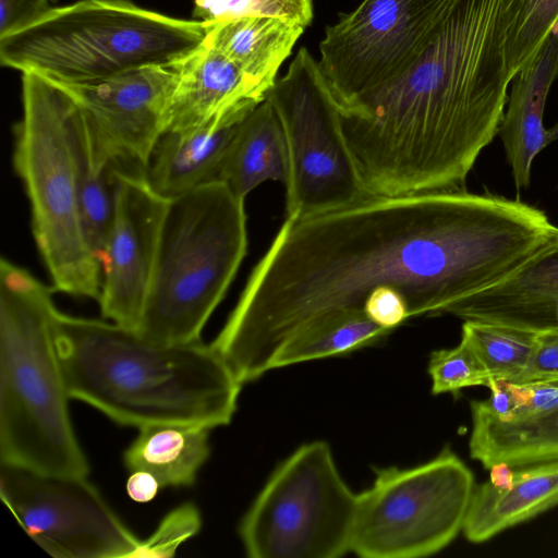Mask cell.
I'll return each mask as SVG.
<instances>
[{
	"mask_svg": "<svg viewBox=\"0 0 558 558\" xmlns=\"http://www.w3.org/2000/svg\"><path fill=\"white\" fill-rule=\"evenodd\" d=\"M160 484L149 472L134 471L126 482V492L131 499L137 502H148L158 493Z\"/></svg>",
	"mask_w": 558,
	"mask_h": 558,
	"instance_id": "836d02e7",
	"label": "cell"
},
{
	"mask_svg": "<svg viewBox=\"0 0 558 558\" xmlns=\"http://www.w3.org/2000/svg\"><path fill=\"white\" fill-rule=\"evenodd\" d=\"M209 430L189 424L141 427L124 451V465L131 472L151 473L160 487L193 485L210 452Z\"/></svg>",
	"mask_w": 558,
	"mask_h": 558,
	"instance_id": "603a6c76",
	"label": "cell"
},
{
	"mask_svg": "<svg viewBox=\"0 0 558 558\" xmlns=\"http://www.w3.org/2000/svg\"><path fill=\"white\" fill-rule=\"evenodd\" d=\"M505 384L510 397V413L500 421L544 414L558 408V381L515 384L505 380Z\"/></svg>",
	"mask_w": 558,
	"mask_h": 558,
	"instance_id": "4dcf8cb0",
	"label": "cell"
},
{
	"mask_svg": "<svg viewBox=\"0 0 558 558\" xmlns=\"http://www.w3.org/2000/svg\"><path fill=\"white\" fill-rule=\"evenodd\" d=\"M557 238L537 207L465 189L368 197L287 218L210 344L243 385L272 369L303 329L363 312L373 293H398L410 317L448 314Z\"/></svg>",
	"mask_w": 558,
	"mask_h": 558,
	"instance_id": "6da1fadb",
	"label": "cell"
},
{
	"mask_svg": "<svg viewBox=\"0 0 558 558\" xmlns=\"http://www.w3.org/2000/svg\"><path fill=\"white\" fill-rule=\"evenodd\" d=\"M454 0H363L326 27L318 65L342 110L407 72Z\"/></svg>",
	"mask_w": 558,
	"mask_h": 558,
	"instance_id": "8fae6325",
	"label": "cell"
},
{
	"mask_svg": "<svg viewBox=\"0 0 558 558\" xmlns=\"http://www.w3.org/2000/svg\"><path fill=\"white\" fill-rule=\"evenodd\" d=\"M49 287L0 263V461L49 475L87 476L53 337Z\"/></svg>",
	"mask_w": 558,
	"mask_h": 558,
	"instance_id": "277c9868",
	"label": "cell"
},
{
	"mask_svg": "<svg viewBox=\"0 0 558 558\" xmlns=\"http://www.w3.org/2000/svg\"><path fill=\"white\" fill-rule=\"evenodd\" d=\"M547 134L550 144L558 140V122L547 130Z\"/></svg>",
	"mask_w": 558,
	"mask_h": 558,
	"instance_id": "d590c367",
	"label": "cell"
},
{
	"mask_svg": "<svg viewBox=\"0 0 558 558\" xmlns=\"http://www.w3.org/2000/svg\"><path fill=\"white\" fill-rule=\"evenodd\" d=\"M214 24L129 0H80L0 37V61L59 84L94 83L144 66L174 65L205 41Z\"/></svg>",
	"mask_w": 558,
	"mask_h": 558,
	"instance_id": "5b68a950",
	"label": "cell"
},
{
	"mask_svg": "<svg viewBox=\"0 0 558 558\" xmlns=\"http://www.w3.org/2000/svg\"><path fill=\"white\" fill-rule=\"evenodd\" d=\"M428 374L435 395H456L466 387L486 386L489 379L476 353L462 339L454 348L430 354Z\"/></svg>",
	"mask_w": 558,
	"mask_h": 558,
	"instance_id": "f1b7e54d",
	"label": "cell"
},
{
	"mask_svg": "<svg viewBox=\"0 0 558 558\" xmlns=\"http://www.w3.org/2000/svg\"><path fill=\"white\" fill-rule=\"evenodd\" d=\"M54 345L70 399L137 428L228 425L242 384L211 347L162 342L116 323L57 310Z\"/></svg>",
	"mask_w": 558,
	"mask_h": 558,
	"instance_id": "3957f363",
	"label": "cell"
},
{
	"mask_svg": "<svg viewBox=\"0 0 558 558\" xmlns=\"http://www.w3.org/2000/svg\"><path fill=\"white\" fill-rule=\"evenodd\" d=\"M505 57L510 80L537 53L558 20V0H502Z\"/></svg>",
	"mask_w": 558,
	"mask_h": 558,
	"instance_id": "4316f807",
	"label": "cell"
},
{
	"mask_svg": "<svg viewBox=\"0 0 558 558\" xmlns=\"http://www.w3.org/2000/svg\"><path fill=\"white\" fill-rule=\"evenodd\" d=\"M461 339L476 353L489 379L520 384L538 341V333L520 328L464 320Z\"/></svg>",
	"mask_w": 558,
	"mask_h": 558,
	"instance_id": "484cf974",
	"label": "cell"
},
{
	"mask_svg": "<svg viewBox=\"0 0 558 558\" xmlns=\"http://www.w3.org/2000/svg\"><path fill=\"white\" fill-rule=\"evenodd\" d=\"M177 64L144 66L94 83H57L82 112L100 163L143 173L167 129Z\"/></svg>",
	"mask_w": 558,
	"mask_h": 558,
	"instance_id": "4fadbf2b",
	"label": "cell"
},
{
	"mask_svg": "<svg viewBox=\"0 0 558 558\" xmlns=\"http://www.w3.org/2000/svg\"><path fill=\"white\" fill-rule=\"evenodd\" d=\"M501 2L454 0L407 72L339 110L369 197L464 189L508 101Z\"/></svg>",
	"mask_w": 558,
	"mask_h": 558,
	"instance_id": "7a4b0ae2",
	"label": "cell"
},
{
	"mask_svg": "<svg viewBox=\"0 0 558 558\" xmlns=\"http://www.w3.org/2000/svg\"><path fill=\"white\" fill-rule=\"evenodd\" d=\"M375 474L372 486L357 494L350 551L364 558L426 557L462 532L475 481L448 446L423 464Z\"/></svg>",
	"mask_w": 558,
	"mask_h": 558,
	"instance_id": "9c48e42d",
	"label": "cell"
},
{
	"mask_svg": "<svg viewBox=\"0 0 558 558\" xmlns=\"http://www.w3.org/2000/svg\"><path fill=\"white\" fill-rule=\"evenodd\" d=\"M166 132H186L213 119H244L265 96L206 39L177 64Z\"/></svg>",
	"mask_w": 558,
	"mask_h": 558,
	"instance_id": "9a60e30c",
	"label": "cell"
},
{
	"mask_svg": "<svg viewBox=\"0 0 558 558\" xmlns=\"http://www.w3.org/2000/svg\"><path fill=\"white\" fill-rule=\"evenodd\" d=\"M192 15L207 23L271 16L306 27L313 19V0H194Z\"/></svg>",
	"mask_w": 558,
	"mask_h": 558,
	"instance_id": "83f0119b",
	"label": "cell"
},
{
	"mask_svg": "<svg viewBox=\"0 0 558 558\" xmlns=\"http://www.w3.org/2000/svg\"><path fill=\"white\" fill-rule=\"evenodd\" d=\"M266 98L287 142V218L313 217L369 197L345 145L337 104L305 47Z\"/></svg>",
	"mask_w": 558,
	"mask_h": 558,
	"instance_id": "30bf717a",
	"label": "cell"
},
{
	"mask_svg": "<svg viewBox=\"0 0 558 558\" xmlns=\"http://www.w3.org/2000/svg\"><path fill=\"white\" fill-rule=\"evenodd\" d=\"M489 478L488 483L499 489H509L514 482V468L509 463L500 461L492 464L488 469Z\"/></svg>",
	"mask_w": 558,
	"mask_h": 558,
	"instance_id": "e575fe53",
	"label": "cell"
},
{
	"mask_svg": "<svg viewBox=\"0 0 558 558\" xmlns=\"http://www.w3.org/2000/svg\"><path fill=\"white\" fill-rule=\"evenodd\" d=\"M0 495L23 530L56 558H134L141 542L86 476L1 464Z\"/></svg>",
	"mask_w": 558,
	"mask_h": 558,
	"instance_id": "7c38bea8",
	"label": "cell"
},
{
	"mask_svg": "<svg viewBox=\"0 0 558 558\" xmlns=\"http://www.w3.org/2000/svg\"><path fill=\"white\" fill-rule=\"evenodd\" d=\"M304 28L279 17L247 16L215 23L206 40L235 63L266 97Z\"/></svg>",
	"mask_w": 558,
	"mask_h": 558,
	"instance_id": "ffe728a7",
	"label": "cell"
},
{
	"mask_svg": "<svg viewBox=\"0 0 558 558\" xmlns=\"http://www.w3.org/2000/svg\"><path fill=\"white\" fill-rule=\"evenodd\" d=\"M72 144L83 230L99 262L114 216L113 168L100 165L94 157L89 130L78 107L73 123Z\"/></svg>",
	"mask_w": 558,
	"mask_h": 558,
	"instance_id": "cb8c5ba5",
	"label": "cell"
},
{
	"mask_svg": "<svg viewBox=\"0 0 558 558\" xmlns=\"http://www.w3.org/2000/svg\"><path fill=\"white\" fill-rule=\"evenodd\" d=\"M202 527V515L192 502H184L168 512L160 521L155 532L145 541L134 555V558H170L178 547L196 535Z\"/></svg>",
	"mask_w": 558,
	"mask_h": 558,
	"instance_id": "f546056e",
	"label": "cell"
},
{
	"mask_svg": "<svg viewBox=\"0 0 558 558\" xmlns=\"http://www.w3.org/2000/svg\"><path fill=\"white\" fill-rule=\"evenodd\" d=\"M448 314L558 333V238L512 275L461 300Z\"/></svg>",
	"mask_w": 558,
	"mask_h": 558,
	"instance_id": "2e32d148",
	"label": "cell"
},
{
	"mask_svg": "<svg viewBox=\"0 0 558 558\" xmlns=\"http://www.w3.org/2000/svg\"><path fill=\"white\" fill-rule=\"evenodd\" d=\"M57 0H0V37L20 29L52 9Z\"/></svg>",
	"mask_w": 558,
	"mask_h": 558,
	"instance_id": "d6a6232c",
	"label": "cell"
},
{
	"mask_svg": "<svg viewBox=\"0 0 558 558\" xmlns=\"http://www.w3.org/2000/svg\"><path fill=\"white\" fill-rule=\"evenodd\" d=\"M288 170L283 128L274 106L265 98L239 122L220 182L245 199L251 191L265 181L286 184Z\"/></svg>",
	"mask_w": 558,
	"mask_h": 558,
	"instance_id": "44dd1931",
	"label": "cell"
},
{
	"mask_svg": "<svg viewBox=\"0 0 558 558\" xmlns=\"http://www.w3.org/2000/svg\"><path fill=\"white\" fill-rule=\"evenodd\" d=\"M356 507L330 447L316 440L275 470L239 534L251 558H337L351 550Z\"/></svg>",
	"mask_w": 558,
	"mask_h": 558,
	"instance_id": "ba28073f",
	"label": "cell"
},
{
	"mask_svg": "<svg viewBox=\"0 0 558 558\" xmlns=\"http://www.w3.org/2000/svg\"><path fill=\"white\" fill-rule=\"evenodd\" d=\"M22 104L13 165L36 245L56 291L98 301L101 268L83 230L72 144L77 106L62 86L33 72L22 73Z\"/></svg>",
	"mask_w": 558,
	"mask_h": 558,
	"instance_id": "52a82bcc",
	"label": "cell"
},
{
	"mask_svg": "<svg viewBox=\"0 0 558 558\" xmlns=\"http://www.w3.org/2000/svg\"><path fill=\"white\" fill-rule=\"evenodd\" d=\"M389 332L364 312L336 314L312 324L293 337L277 355L272 369L373 345Z\"/></svg>",
	"mask_w": 558,
	"mask_h": 558,
	"instance_id": "d4e9b609",
	"label": "cell"
},
{
	"mask_svg": "<svg viewBox=\"0 0 558 558\" xmlns=\"http://www.w3.org/2000/svg\"><path fill=\"white\" fill-rule=\"evenodd\" d=\"M240 121L216 118L186 132H165L143 170L149 186L171 201L202 185L220 182Z\"/></svg>",
	"mask_w": 558,
	"mask_h": 558,
	"instance_id": "ac0fdd59",
	"label": "cell"
},
{
	"mask_svg": "<svg viewBox=\"0 0 558 558\" xmlns=\"http://www.w3.org/2000/svg\"><path fill=\"white\" fill-rule=\"evenodd\" d=\"M558 77V20L535 57L512 78L498 134L518 192L530 185L534 158L550 144L543 118L546 99Z\"/></svg>",
	"mask_w": 558,
	"mask_h": 558,
	"instance_id": "e0dca14e",
	"label": "cell"
},
{
	"mask_svg": "<svg viewBox=\"0 0 558 558\" xmlns=\"http://www.w3.org/2000/svg\"><path fill=\"white\" fill-rule=\"evenodd\" d=\"M246 247L244 199L225 183L171 199L137 331L162 342L199 341Z\"/></svg>",
	"mask_w": 558,
	"mask_h": 558,
	"instance_id": "8992f818",
	"label": "cell"
},
{
	"mask_svg": "<svg viewBox=\"0 0 558 558\" xmlns=\"http://www.w3.org/2000/svg\"><path fill=\"white\" fill-rule=\"evenodd\" d=\"M558 506V460L514 468V482L499 490L488 481L475 485L462 532L484 543L502 531Z\"/></svg>",
	"mask_w": 558,
	"mask_h": 558,
	"instance_id": "d6986e66",
	"label": "cell"
},
{
	"mask_svg": "<svg viewBox=\"0 0 558 558\" xmlns=\"http://www.w3.org/2000/svg\"><path fill=\"white\" fill-rule=\"evenodd\" d=\"M116 207L99 257L101 315L137 330L157 257L169 199L142 172L113 169Z\"/></svg>",
	"mask_w": 558,
	"mask_h": 558,
	"instance_id": "5bb4252c",
	"label": "cell"
},
{
	"mask_svg": "<svg viewBox=\"0 0 558 558\" xmlns=\"http://www.w3.org/2000/svg\"><path fill=\"white\" fill-rule=\"evenodd\" d=\"M558 381V333H538V341L520 384Z\"/></svg>",
	"mask_w": 558,
	"mask_h": 558,
	"instance_id": "1f68e13d",
	"label": "cell"
},
{
	"mask_svg": "<svg viewBox=\"0 0 558 558\" xmlns=\"http://www.w3.org/2000/svg\"><path fill=\"white\" fill-rule=\"evenodd\" d=\"M471 416L470 456L484 469L500 461L521 468L558 460V408L507 421L477 411Z\"/></svg>",
	"mask_w": 558,
	"mask_h": 558,
	"instance_id": "7402d4cb",
	"label": "cell"
}]
</instances>
